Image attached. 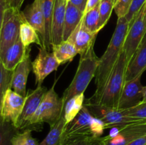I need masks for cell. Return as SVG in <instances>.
Segmentation results:
<instances>
[{"label": "cell", "mask_w": 146, "mask_h": 145, "mask_svg": "<svg viewBox=\"0 0 146 145\" xmlns=\"http://www.w3.org/2000/svg\"><path fill=\"white\" fill-rule=\"evenodd\" d=\"M129 28L125 17L118 18L115 29L104 55L99 58V63L95 75L96 91L88 100L98 103L106 83L123 51L124 41Z\"/></svg>", "instance_id": "1"}, {"label": "cell", "mask_w": 146, "mask_h": 145, "mask_svg": "<svg viewBox=\"0 0 146 145\" xmlns=\"http://www.w3.org/2000/svg\"><path fill=\"white\" fill-rule=\"evenodd\" d=\"M105 129L103 122L93 116L84 105L77 116L65 125L60 145H70L78 140L101 137Z\"/></svg>", "instance_id": "2"}, {"label": "cell", "mask_w": 146, "mask_h": 145, "mask_svg": "<svg viewBox=\"0 0 146 145\" xmlns=\"http://www.w3.org/2000/svg\"><path fill=\"white\" fill-rule=\"evenodd\" d=\"M94 47V45L85 53L80 55L79 63L75 75L63 95L64 105L73 97L84 93L91 80L95 77L99 63V58L96 55Z\"/></svg>", "instance_id": "3"}, {"label": "cell", "mask_w": 146, "mask_h": 145, "mask_svg": "<svg viewBox=\"0 0 146 145\" xmlns=\"http://www.w3.org/2000/svg\"><path fill=\"white\" fill-rule=\"evenodd\" d=\"M55 83L48 90L38 109L31 118L29 129L41 131L43 123H47L50 127L56 123L64 115V103L54 90Z\"/></svg>", "instance_id": "4"}, {"label": "cell", "mask_w": 146, "mask_h": 145, "mask_svg": "<svg viewBox=\"0 0 146 145\" xmlns=\"http://www.w3.org/2000/svg\"><path fill=\"white\" fill-rule=\"evenodd\" d=\"M128 61L123 51L120 55L97 104L118 108L121 92L125 82Z\"/></svg>", "instance_id": "5"}, {"label": "cell", "mask_w": 146, "mask_h": 145, "mask_svg": "<svg viewBox=\"0 0 146 145\" xmlns=\"http://www.w3.org/2000/svg\"><path fill=\"white\" fill-rule=\"evenodd\" d=\"M84 106L93 116L103 122L106 129L123 127L141 119L127 116L123 109L94 103L87 99L84 101Z\"/></svg>", "instance_id": "6"}, {"label": "cell", "mask_w": 146, "mask_h": 145, "mask_svg": "<svg viewBox=\"0 0 146 145\" xmlns=\"http://www.w3.org/2000/svg\"><path fill=\"white\" fill-rule=\"evenodd\" d=\"M24 17L22 11L7 7L0 31V59L7 50L19 38L20 26Z\"/></svg>", "instance_id": "7"}, {"label": "cell", "mask_w": 146, "mask_h": 145, "mask_svg": "<svg viewBox=\"0 0 146 145\" xmlns=\"http://www.w3.org/2000/svg\"><path fill=\"white\" fill-rule=\"evenodd\" d=\"M146 134V119H141L123 127L113 128L110 134L102 136L103 145H128Z\"/></svg>", "instance_id": "8"}, {"label": "cell", "mask_w": 146, "mask_h": 145, "mask_svg": "<svg viewBox=\"0 0 146 145\" xmlns=\"http://www.w3.org/2000/svg\"><path fill=\"white\" fill-rule=\"evenodd\" d=\"M146 32V3L138 13L133 21L129 24L124 41L123 51L125 53L128 63L138 49Z\"/></svg>", "instance_id": "9"}, {"label": "cell", "mask_w": 146, "mask_h": 145, "mask_svg": "<svg viewBox=\"0 0 146 145\" xmlns=\"http://www.w3.org/2000/svg\"><path fill=\"white\" fill-rule=\"evenodd\" d=\"M47 91L48 90L46 87L40 85L37 86L34 90L27 94L24 108L16 125V127L19 130L23 131L29 129L30 121L38 109Z\"/></svg>", "instance_id": "10"}, {"label": "cell", "mask_w": 146, "mask_h": 145, "mask_svg": "<svg viewBox=\"0 0 146 145\" xmlns=\"http://www.w3.org/2000/svg\"><path fill=\"white\" fill-rule=\"evenodd\" d=\"M31 65L32 71L35 75L36 84L37 86H40L42 85L43 82L48 75L58 69L60 64L52 52L40 47L38 55L32 61Z\"/></svg>", "instance_id": "11"}, {"label": "cell", "mask_w": 146, "mask_h": 145, "mask_svg": "<svg viewBox=\"0 0 146 145\" xmlns=\"http://www.w3.org/2000/svg\"><path fill=\"white\" fill-rule=\"evenodd\" d=\"M26 97L16 92L11 88L6 92L1 108V117L16 127L25 103Z\"/></svg>", "instance_id": "12"}, {"label": "cell", "mask_w": 146, "mask_h": 145, "mask_svg": "<svg viewBox=\"0 0 146 145\" xmlns=\"http://www.w3.org/2000/svg\"><path fill=\"white\" fill-rule=\"evenodd\" d=\"M141 76L142 75H139L133 79L125 81L118 102V109H129L141 102L143 88L141 84Z\"/></svg>", "instance_id": "13"}, {"label": "cell", "mask_w": 146, "mask_h": 145, "mask_svg": "<svg viewBox=\"0 0 146 145\" xmlns=\"http://www.w3.org/2000/svg\"><path fill=\"white\" fill-rule=\"evenodd\" d=\"M98 34V33L91 32L87 29L81 20V23L67 40L75 45L78 54L81 55L87 52L91 47L94 46Z\"/></svg>", "instance_id": "14"}, {"label": "cell", "mask_w": 146, "mask_h": 145, "mask_svg": "<svg viewBox=\"0 0 146 145\" xmlns=\"http://www.w3.org/2000/svg\"><path fill=\"white\" fill-rule=\"evenodd\" d=\"M32 62L30 53L16 67L13 72L11 89L24 97H27V82L31 70Z\"/></svg>", "instance_id": "15"}, {"label": "cell", "mask_w": 146, "mask_h": 145, "mask_svg": "<svg viewBox=\"0 0 146 145\" xmlns=\"http://www.w3.org/2000/svg\"><path fill=\"white\" fill-rule=\"evenodd\" d=\"M146 70V32L135 51L128 63L125 72V81L130 80L139 75H143Z\"/></svg>", "instance_id": "16"}, {"label": "cell", "mask_w": 146, "mask_h": 145, "mask_svg": "<svg viewBox=\"0 0 146 145\" xmlns=\"http://www.w3.org/2000/svg\"><path fill=\"white\" fill-rule=\"evenodd\" d=\"M67 3L62 0H56L55 1L51 22V46L54 44H58L63 41L64 18Z\"/></svg>", "instance_id": "17"}, {"label": "cell", "mask_w": 146, "mask_h": 145, "mask_svg": "<svg viewBox=\"0 0 146 145\" xmlns=\"http://www.w3.org/2000/svg\"><path fill=\"white\" fill-rule=\"evenodd\" d=\"M31 48L24 46L20 38L9 48L1 59L6 68L14 71L16 67L30 53Z\"/></svg>", "instance_id": "18"}, {"label": "cell", "mask_w": 146, "mask_h": 145, "mask_svg": "<svg viewBox=\"0 0 146 145\" xmlns=\"http://www.w3.org/2000/svg\"><path fill=\"white\" fill-rule=\"evenodd\" d=\"M24 18L36 30L44 45L45 38V26L42 12L37 0H34L32 4L27 6L22 11Z\"/></svg>", "instance_id": "19"}, {"label": "cell", "mask_w": 146, "mask_h": 145, "mask_svg": "<svg viewBox=\"0 0 146 145\" xmlns=\"http://www.w3.org/2000/svg\"><path fill=\"white\" fill-rule=\"evenodd\" d=\"M84 15V11L79 9L69 1H68L66 8L65 18H64L63 41H66L69 38L73 31L81 23Z\"/></svg>", "instance_id": "20"}, {"label": "cell", "mask_w": 146, "mask_h": 145, "mask_svg": "<svg viewBox=\"0 0 146 145\" xmlns=\"http://www.w3.org/2000/svg\"><path fill=\"white\" fill-rule=\"evenodd\" d=\"M37 1L44 16V26H45L44 48L49 51L51 48V22H52L56 0H37Z\"/></svg>", "instance_id": "21"}, {"label": "cell", "mask_w": 146, "mask_h": 145, "mask_svg": "<svg viewBox=\"0 0 146 145\" xmlns=\"http://www.w3.org/2000/svg\"><path fill=\"white\" fill-rule=\"evenodd\" d=\"M52 53L60 65L72 61L78 54L75 45L68 40L63 41L58 44H54L51 46Z\"/></svg>", "instance_id": "22"}, {"label": "cell", "mask_w": 146, "mask_h": 145, "mask_svg": "<svg viewBox=\"0 0 146 145\" xmlns=\"http://www.w3.org/2000/svg\"><path fill=\"white\" fill-rule=\"evenodd\" d=\"M19 38L24 46L30 47V45L36 44L44 48L43 43L36 30L24 18L20 26Z\"/></svg>", "instance_id": "23"}, {"label": "cell", "mask_w": 146, "mask_h": 145, "mask_svg": "<svg viewBox=\"0 0 146 145\" xmlns=\"http://www.w3.org/2000/svg\"><path fill=\"white\" fill-rule=\"evenodd\" d=\"M84 93L77 95L68 100L64 105V117L66 123L71 122L82 109L85 101Z\"/></svg>", "instance_id": "24"}, {"label": "cell", "mask_w": 146, "mask_h": 145, "mask_svg": "<svg viewBox=\"0 0 146 145\" xmlns=\"http://www.w3.org/2000/svg\"><path fill=\"white\" fill-rule=\"evenodd\" d=\"M66 125L64 115L61 119L50 127V130L44 140L38 144V145H60L61 136L65 125Z\"/></svg>", "instance_id": "25"}, {"label": "cell", "mask_w": 146, "mask_h": 145, "mask_svg": "<svg viewBox=\"0 0 146 145\" xmlns=\"http://www.w3.org/2000/svg\"><path fill=\"white\" fill-rule=\"evenodd\" d=\"M82 23L84 26L91 32L98 33L102 29L100 26L99 5L84 14Z\"/></svg>", "instance_id": "26"}, {"label": "cell", "mask_w": 146, "mask_h": 145, "mask_svg": "<svg viewBox=\"0 0 146 145\" xmlns=\"http://www.w3.org/2000/svg\"><path fill=\"white\" fill-rule=\"evenodd\" d=\"M19 132L14 125L4 120L0 115V145H12L11 139Z\"/></svg>", "instance_id": "27"}, {"label": "cell", "mask_w": 146, "mask_h": 145, "mask_svg": "<svg viewBox=\"0 0 146 145\" xmlns=\"http://www.w3.org/2000/svg\"><path fill=\"white\" fill-rule=\"evenodd\" d=\"M13 72L14 71H10L6 68L2 61L0 59V113L4 95L7 91L11 88Z\"/></svg>", "instance_id": "28"}, {"label": "cell", "mask_w": 146, "mask_h": 145, "mask_svg": "<svg viewBox=\"0 0 146 145\" xmlns=\"http://www.w3.org/2000/svg\"><path fill=\"white\" fill-rule=\"evenodd\" d=\"M31 132V129L19 132L11 139L12 145H38V141L33 137Z\"/></svg>", "instance_id": "29"}, {"label": "cell", "mask_w": 146, "mask_h": 145, "mask_svg": "<svg viewBox=\"0 0 146 145\" xmlns=\"http://www.w3.org/2000/svg\"><path fill=\"white\" fill-rule=\"evenodd\" d=\"M115 3L112 0H101L99 4L100 26L104 28L108 23L111 13L113 10Z\"/></svg>", "instance_id": "30"}, {"label": "cell", "mask_w": 146, "mask_h": 145, "mask_svg": "<svg viewBox=\"0 0 146 145\" xmlns=\"http://www.w3.org/2000/svg\"><path fill=\"white\" fill-rule=\"evenodd\" d=\"M124 114L135 119H146V102H140L136 106L123 109Z\"/></svg>", "instance_id": "31"}, {"label": "cell", "mask_w": 146, "mask_h": 145, "mask_svg": "<svg viewBox=\"0 0 146 145\" xmlns=\"http://www.w3.org/2000/svg\"><path fill=\"white\" fill-rule=\"evenodd\" d=\"M133 0H116L114 4L113 10L118 18L125 17L130 9Z\"/></svg>", "instance_id": "32"}, {"label": "cell", "mask_w": 146, "mask_h": 145, "mask_svg": "<svg viewBox=\"0 0 146 145\" xmlns=\"http://www.w3.org/2000/svg\"><path fill=\"white\" fill-rule=\"evenodd\" d=\"M145 3L146 0H133L129 11L125 16L129 24L133 21L135 16L138 14V13L139 12V11Z\"/></svg>", "instance_id": "33"}, {"label": "cell", "mask_w": 146, "mask_h": 145, "mask_svg": "<svg viewBox=\"0 0 146 145\" xmlns=\"http://www.w3.org/2000/svg\"><path fill=\"white\" fill-rule=\"evenodd\" d=\"M7 7H10L14 9L20 10L24 0H5Z\"/></svg>", "instance_id": "34"}, {"label": "cell", "mask_w": 146, "mask_h": 145, "mask_svg": "<svg viewBox=\"0 0 146 145\" xmlns=\"http://www.w3.org/2000/svg\"><path fill=\"white\" fill-rule=\"evenodd\" d=\"M101 0H87L86 6L85 11H84V14L88 12L89 11H91V9H94L95 7H96L97 6H98L101 3Z\"/></svg>", "instance_id": "35"}, {"label": "cell", "mask_w": 146, "mask_h": 145, "mask_svg": "<svg viewBox=\"0 0 146 145\" xmlns=\"http://www.w3.org/2000/svg\"><path fill=\"white\" fill-rule=\"evenodd\" d=\"M6 8H7V5H6L5 0H0V31H1L3 21H4Z\"/></svg>", "instance_id": "36"}, {"label": "cell", "mask_w": 146, "mask_h": 145, "mask_svg": "<svg viewBox=\"0 0 146 145\" xmlns=\"http://www.w3.org/2000/svg\"><path fill=\"white\" fill-rule=\"evenodd\" d=\"M71 3H72L74 5H75L76 7H78L79 9H81V11H85L86 6L87 0H68Z\"/></svg>", "instance_id": "37"}, {"label": "cell", "mask_w": 146, "mask_h": 145, "mask_svg": "<svg viewBox=\"0 0 146 145\" xmlns=\"http://www.w3.org/2000/svg\"><path fill=\"white\" fill-rule=\"evenodd\" d=\"M128 145H146V134L135 139Z\"/></svg>", "instance_id": "38"}, {"label": "cell", "mask_w": 146, "mask_h": 145, "mask_svg": "<svg viewBox=\"0 0 146 145\" xmlns=\"http://www.w3.org/2000/svg\"><path fill=\"white\" fill-rule=\"evenodd\" d=\"M101 137H102V136H101ZM101 137L91 139V140L89 141L88 145H103L102 140H101Z\"/></svg>", "instance_id": "39"}, {"label": "cell", "mask_w": 146, "mask_h": 145, "mask_svg": "<svg viewBox=\"0 0 146 145\" xmlns=\"http://www.w3.org/2000/svg\"><path fill=\"white\" fill-rule=\"evenodd\" d=\"M91 139H83V140H78L76 142H73L70 145H88L89 141Z\"/></svg>", "instance_id": "40"}, {"label": "cell", "mask_w": 146, "mask_h": 145, "mask_svg": "<svg viewBox=\"0 0 146 145\" xmlns=\"http://www.w3.org/2000/svg\"><path fill=\"white\" fill-rule=\"evenodd\" d=\"M141 102H146V86L143 88V100Z\"/></svg>", "instance_id": "41"}, {"label": "cell", "mask_w": 146, "mask_h": 145, "mask_svg": "<svg viewBox=\"0 0 146 145\" xmlns=\"http://www.w3.org/2000/svg\"><path fill=\"white\" fill-rule=\"evenodd\" d=\"M62 1H64V2H68V0H62Z\"/></svg>", "instance_id": "42"}, {"label": "cell", "mask_w": 146, "mask_h": 145, "mask_svg": "<svg viewBox=\"0 0 146 145\" xmlns=\"http://www.w3.org/2000/svg\"><path fill=\"white\" fill-rule=\"evenodd\" d=\"M112 1H113V2H114V3H115V1H116V0H112Z\"/></svg>", "instance_id": "43"}]
</instances>
